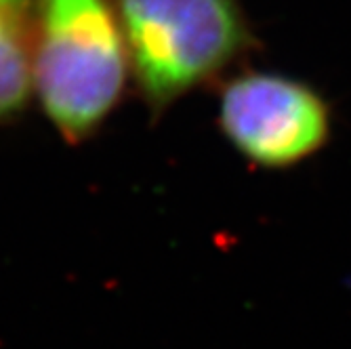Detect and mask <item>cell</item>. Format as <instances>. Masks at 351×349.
Wrapping results in <instances>:
<instances>
[{"label": "cell", "instance_id": "obj_1", "mask_svg": "<svg viewBox=\"0 0 351 349\" xmlns=\"http://www.w3.org/2000/svg\"><path fill=\"white\" fill-rule=\"evenodd\" d=\"M152 120L261 49L240 0H110Z\"/></svg>", "mask_w": 351, "mask_h": 349}, {"label": "cell", "instance_id": "obj_2", "mask_svg": "<svg viewBox=\"0 0 351 349\" xmlns=\"http://www.w3.org/2000/svg\"><path fill=\"white\" fill-rule=\"evenodd\" d=\"M129 55L110 0H36L32 84L57 135L82 145L124 99Z\"/></svg>", "mask_w": 351, "mask_h": 349}, {"label": "cell", "instance_id": "obj_3", "mask_svg": "<svg viewBox=\"0 0 351 349\" xmlns=\"http://www.w3.org/2000/svg\"><path fill=\"white\" fill-rule=\"evenodd\" d=\"M217 122L250 165L284 171L330 141L332 112L324 95L299 78L246 70L221 82Z\"/></svg>", "mask_w": 351, "mask_h": 349}, {"label": "cell", "instance_id": "obj_4", "mask_svg": "<svg viewBox=\"0 0 351 349\" xmlns=\"http://www.w3.org/2000/svg\"><path fill=\"white\" fill-rule=\"evenodd\" d=\"M36 0H0V124L17 120L34 99Z\"/></svg>", "mask_w": 351, "mask_h": 349}]
</instances>
